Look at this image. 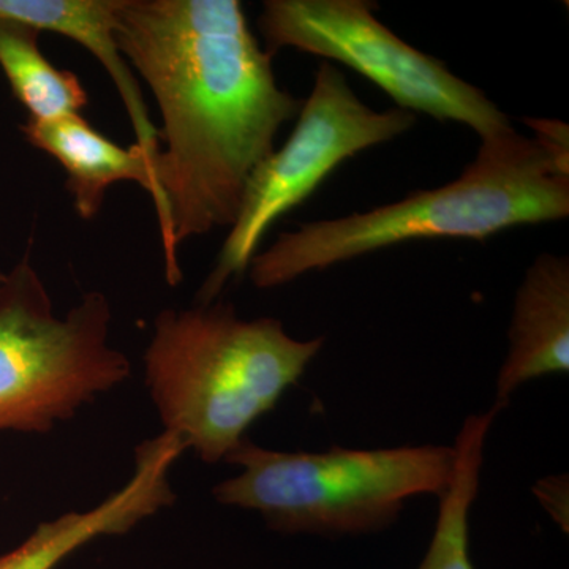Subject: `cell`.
I'll use <instances>...</instances> for the list:
<instances>
[{
  "mask_svg": "<svg viewBox=\"0 0 569 569\" xmlns=\"http://www.w3.org/2000/svg\"><path fill=\"white\" fill-rule=\"evenodd\" d=\"M507 359L497 378L496 406H508L522 385L569 370V260L541 253L523 276L508 331Z\"/></svg>",
  "mask_w": 569,
  "mask_h": 569,
  "instance_id": "9",
  "label": "cell"
},
{
  "mask_svg": "<svg viewBox=\"0 0 569 569\" xmlns=\"http://www.w3.org/2000/svg\"><path fill=\"white\" fill-rule=\"evenodd\" d=\"M187 451L173 432L163 430L134 449L132 477L97 507L66 512L40 523L18 548L0 556V569H56L89 542L129 533L142 520L171 507L176 493L170 473Z\"/></svg>",
  "mask_w": 569,
  "mask_h": 569,
  "instance_id": "8",
  "label": "cell"
},
{
  "mask_svg": "<svg viewBox=\"0 0 569 569\" xmlns=\"http://www.w3.org/2000/svg\"><path fill=\"white\" fill-rule=\"evenodd\" d=\"M20 130L29 144L62 164L67 190L82 220L100 212L108 190L118 182H137L151 194L153 204L159 200L156 160L138 144L123 148L108 140L81 114L47 122L28 119Z\"/></svg>",
  "mask_w": 569,
  "mask_h": 569,
  "instance_id": "10",
  "label": "cell"
},
{
  "mask_svg": "<svg viewBox=\"0 0 569 569\" xmlns=\"http://www.w3.org/2000/svg\"><path fill=\"white\" fill-rule=\"evenodd\" d=\"M3 279H6V272L0 271V283L3 282Z\"/></svg>",
  "mask_w": 569,
  "mask_h": 569,
  "instance_id": "16",
  "label": "cell"
},
{
  "mask_svg": "<svg viewBox=\"0 0 569 569\" xmlns=\"http://www.w3.org/2000/svg\"><path fill=\"white\" fill-rule=\"evenodd\" d=\"M569 216V173L535 138L515 129L481 140L456 181L339 219L299 224L254 254L249 276L260 290L417 239L486 241L520 227Z\"/></svg>",
  "mask_w": 569,
  "mask_h": 569,
  "instance_id": "2",
  "label": "cell"
},
{
  "mask_svg": "<svg viewBox=\"0 0 569 569\" xmlns=\"http://www.w3.org/2000/svg\"><path fill=\"white\" fill-rule=\"evenodd\" d=\"M415 123L417 114L402 108L373 110L356 96L342 71L321 62L293 133L247 183L241 211L198 291V305H212L231 279L244 274L272 223L316 192L340 163L395 140Z\"/></svg>",
  "mask_w": 569,
  "mask_h": 569,
  "instance_id": "7",
  "label": "cell"
},
{
  "mask_svg": "<svg viewBox=\"0 0 569 569\" xmlns=\"http://www.w3.org/2000/svg\"><path fill=\"white\" fill-rule=\"evenodd\" d=\"M238 477L213 488L224 507L260 512L280 533L359 535L391 526L408 498L447 492L455 447L287 452L242 441L224 459Z\"/></svg>",
  "mask_w": 569,
  "mask_h": 569,
  "instance_id": "4",
  "label": "cell"
},
{
  "mask_svg": "<svg viewBox=\"0 0 569 569\" xmlns=\"http://www.w3.org/2000/svg\"><path fill=\"white\" fill-rule=\"evenodd\" d=\"M376 10L369 0H266L258 29L269 54L293 48L343 63L380 86L402 110L463 123L481 140L512 129L481 89L399 39L377 20Z\"/></svg>",
  "mask_w": 569,
  "mask_h": 569,
  "instance_id": "6",
  "label": "cell"
},
{
  "mask_svg": "<svg viewBox=\"0 0 569 569\" xmlns=\"http://www.w3.org/2000/svg\"><path fill=\"white\" fill-rule=\"evenodd\" d=\"M323 346L325 337L295 339L276 318L242 320L223 302L164 309L142 358L146 387L163 430L212 466L274 410Z\"/></svg>",
  "mask_w": 569,
  "mask_h": 569,
  "instance_id": "3",
  "label": "cell"
},
{
  "mask_svg": "<svg viewBox=\"0 0 569 569\" xmlns=\"http://www.w3.org/2000/svg\"><path fill=\"white\" fill-rule=\"evenodd\" d=\"M119 0H0V20L20 22L41 32L78 41L108 71L132 121L137 142L152 160L159 159L160 134L149 118L137 78L116 40Z\"/></svg>",
  "mask_w": 569,
  "mask_h": 569,
  "instance_id": "11",
  "label": "cell"
},
{
  "mask_svg": "<svg viewBox=\"0 0 569 569\" xmlns=\"http://www.w3.org/2000/svg\"><path fill=\"white\" fill-rule=\"evenodd\" d=\"M40 32L0 20V69L13 96L37 122L81 114L89 97L77 74L52 66L39 47Z\"/></svg>",
  "mask_w": 569,
  "mask_h": 569,
  "instance_id": "12",
  "label": "cell"
},
{
  "mask_svg": "<svg viewBox=\"0 0 569 569\" xmlns=\"http://www.w3.org/2000/svg\"><path fill=\"white\" fill-rule=\"evenodd\" d=\"M116 40L162 116L156 213L176 287L179 247L233 227L253 171L305 100L280 88L238 0H119Z\"/></svg>",
  "mask_w": 569,
  "mask_h": 569,
  "instance_id": "1",
  "label": "cell"
},
{
  "mask_svg": "<svg viewBox=\"0 0 569 569\" xmlns=\"http://www.w3.org/2000/svg\"><path fill=\"white\" fill-rule=\"evenodd\" d=\"M111 306L91 291L54 313L29 253L0 283V432L47 433L119 387L132 365L111 346Z\"/></svg>",
  "mask_w": 569,
  "mask_h": 569,
  "instance_id": "5",
  "label": "cell"
},
{
  "mask_svg": "<svg viewBox=\"0 0 569 569\" xmlns=\"http://www.w3.org/2000/svg\"><path fill=\"white\" fill-rule=\"evenodd\" d=\"M503 408L470 415L456 438V471L440 497L436 531L418 569H475L468 553L470 511L477 500L489 430Z\"/></svg>",
  "mask_w": 569,
  "mask_h": 569,
  "instance_id": "13",
  "label": "cell"
},
{
  "mask_svg": "<svg viewBox=\"0 0 569 569\" xmlns=\"http://www.w3.org/2000/svg\"><path fill=\"white\" fill-rule=\"evenodd\" d=\"M535 496L541 501L542 507L552 516L553 520L568 531V478L549 477L538 481L533 489Z\"/></svg>",
  "mask_w": 569,
  "mask_h": 569,
  "instance_id": "15",
  "label": "cell"
},
{
  "mask_svg": "<svg viewBox=\"0 0 569 569\" xmlns=\"http://www.w3.org/2000/svg\"><path fill=\"white\" fill-rule=\"evenodd\" d=\"M523 123L529 126L535 132V140L539 142L542 149L548 152L561 170L569 173V127L563 121L557 119H523Z\"/></svg>",
  "mask_w": 569,
  "mask_h": 569,
  "instance_id": "14",
  "label": "cell"
}]
</instances>
